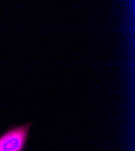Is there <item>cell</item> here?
<instances>
[{"label":"cell","mask_w":135,"mask_h":151,"mask_svg":"<svg viewBox=\"0 0 135 151\" xmlns=\"http://www.w3.org/2000/svg\"><path fill=\"white\" fill-rule=\"evenodd\" d=\"M32 123L11 128L0 137V151H22Z\"/></svg>","instance_id":"obj_1"}]
</instances>
